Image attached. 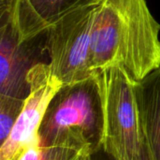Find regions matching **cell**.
Instances as JSON below:
<instances>
[{"label": "cell", "mask_w": 160, "mask_h": 160, "mask_svg": "<svg viewBox=\"0 0 160 160\" xmlns=\"http://www.w3.org/2000/svg\"><path fill=\"white\" fill-rule=\"evenodd\" d=\"M72 129L81 130L96 153L101 150L102 114L96 74L60 88L42 119L38 130L39 142L42 145L55 143Z\"/></svg>", "instance_id": "277c9868"}, {"label": "cell", "mask_w": 160, "mask_h": 160, "mask_svg": "<svg viewBox=\"0 0 160 160\" xmlns=\"http://www.w3.org/2000/svg\"><path fill=\"white\" fill-rule=\"evenodd\" d=\"M139 160H153L151 153H150V149H149L148 144L146 143L145 140H143V145H142V153H141Z\"/></svg>", "instance_id": "30bf717a"}, {"label": "cell", "mask_w": 160, "mask_h": 160, "mask_svg": "<svg viewBox=\"0 0 160 160\" xmlns=\"http://www.w3.org/2000/svg\"><path fill=\"white\" fill-rule=\"evenodd\" d=\"M103 160H113V159H112V158H111L110 157H108V156H106V159L104 158V159H103Z\"/></svg>", "instance_id": "7c38bea8"}, {"label": "cell", "mask_w": 160, "mask_h": 160, "mask_svg": "<svg viewBox=\"0 0 160 160\" xmlns=\"http://www.w3.org/2000/svg\"><path fill=\"white\" fill-rule=\"evenodd\" d=\"M143 138L153 160H160V68L135 83Z\"/></svg>", "instance_id": "ba28073f"}, {"label": "cell", "mask_w": 160, "mask_h": 160, "mask_svg": "<svg viewBox=\"0 0 160 160\" xmlns=\"http://www.w3.org/2000/svg\"><path fill=\"white\" fill-rule=\"evenodd\" d=\"M98 0H80L45 29L46 50L52 76L63 85L92 78L90 41Z\"/></svg>", "instance_id": "3957f363"}, {"label": "cell", "mask_w": 160, "mask_h": 160, "mask_svg": "<svg viewBox=\"0 0 160 160\" xmlns=\"http://www.w3.org/2000/svg\"><path fill=\"white\" fill-rule=\"evenodd\" d=\"M94 155L93 154H90V153H86V154H82L80 156H77L69 160H91L93 158Z\"/></svg>", "instance_id": "8fae6325"}, {"label": "cell", "mask_w": 160, "mask_h": 160, "mask_svg": "<svg viewBox=\"0 0 160 160\" xmlns=\"http://www.w3.org/2000/svg\"><path fill=\"white\" fill-rule=\"evenodd\" d=\"M0 24V98L24 101L30 90V70L48 55L45 30L22 39L11 22Z\"/></svg>", "instance_id": "5b68a950"}, {"label": "cell", "mask_w": 160, "mask_h": 160, "mask_svg": "<svg viewBox=\"0 0 160 160\" xmlns=\"http://www.w3.org/2000/svg\"><path fill=\"white\" fill-rule=\"evenodd\" d=\"M102 114L101 150L113 160H139L143 145L135 83L120 68L96 72Z\"/></svg>", "instance_id": "7a4b0ae2"}, {"label": "cell", "mask_w": 160, "mask_h": 160, "mask_svg": "<svg viewBox=\"0 0 160 160\" xmlns=\"http://www.w3.org/2000/svg\"><path fill=\"white\" fill-rule=\"evenodd\" d=\"M29 95L8 139L1 144L0 160H17L38 140L46 110L63 86L52 74L48 62L36 65L28 74Z\"/></svg>", "instance_id": "8992f818"}, {"label": "cell", "mask_w": 160, "mask_h": 160, "mask_svg": "<svg viewBox=\"0 0 160 160\" xmlns=\"http://www.w3.org/2000/svg\"><path fill=\"white\" fill-rule=\"evenodd\" d=\"M159 23L145 0H98L90 41L94 73L122 68L134 82L160 68Z\"/></svg>", "instance_id": "6da1fadb"}, {"label": "cell", "mask_w": 160, "mask_h": 160, "mask_svg": "<svg viewBox=\"0 0 160 160\" xmlns=\"http://www.w3.org/2000/svg\"><path fill=\"white\" fill-rule=\"evenodd\" d=\"M80 0H0V22L12 23L22 39L44 31Z\"/></svg>", "instance_id": "52a82bcc"}, {"label": "cell", "mask_w": 160, "mask_h": 160, "mask_svg": "<svg viewBox=\"0 0 160 160\" xmlns=\"http://www.w3.org/2000/svg\"><path fill=\"white\" fill-rule=\"evenodd\" d=\"M24 101L0 98V142H1V144L9 136L23 108Z\"/></svg>", "instance_id": "9c48e42d"}]
</instances>
